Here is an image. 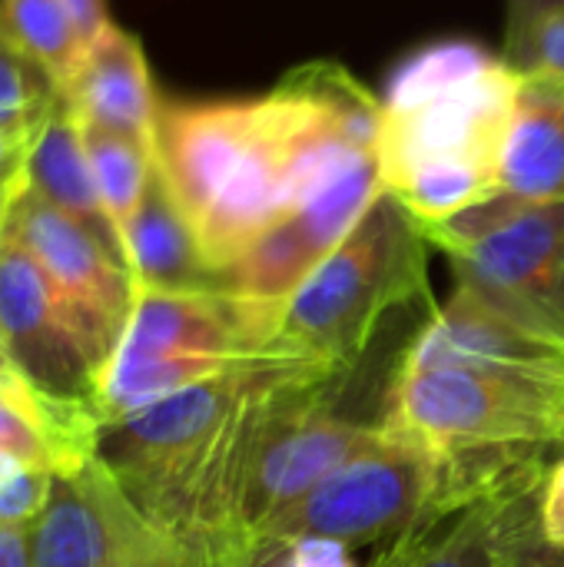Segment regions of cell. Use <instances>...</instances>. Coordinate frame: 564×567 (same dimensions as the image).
I'll use <instances>...</instances> for the list:
<instances>
[{
	"mask_svg": "<svg viewBox=\"0 0 564 567\" xmlns=\"http://www.w3.org/2000/svg\"><path fill=\"white\" fill-rule=\"evenodd\" d=\"M522 73L469 37L432 40L392 70L382 93L379 173L429 229L499 196V153Z\"/></svg>",
	"mask_w": 564,
	"mask_h": 567,
	"instance_id": "1",
	"label": "cell"
},
{
	"mask_svg": "<svg viewBox=\"0 0 564 567\" xmlns=\"http://www.w3.org/2000/svg\"><path fill=\"white\" fill-rule=\"evenodd\" d=\"M416 302H432L429 239L412 213L382 193L293 292L276 355L349 372L382 319Z\"/></svg>",
	"mask_w": 564,
	"mask_h": 567,
	"instance_id": "2",
	"label": "cell"
},
{
	"mask_svg": "<svg viewBox=\"0 0 564 567\" xmlns=\"http://www.w3.org/2000/svg\"><path fill=\"white\" fill-rule=\"evenodd\" d=\"M286 309L229 289H136L123 339L100 379L103 422L133 415L243 362L276 355Z\"/></svg>",
	"mask_w": 564,
	"mask_h": 567,
	"instance_id": "3",
	"label": "cell"
},
{
	"mask_svg": "<svg viewBox=\"0 0 564 567\" xmlns=\"http://www.w3.org/2000/svg\"><path fill=\"white\" fill-rule=\"evenodd\" d=\"M256 362L100 425L93 455L150 525L193 542L206 475Z\"/></svg>",
	"mask_w": 564,
	"mask_h": 567,
	"instance_id": "4",
	"label": "cell"
},
{
	"mask_svg": "<svg viewBox=\"0 0 564 567\" xmlns=\"http://www.w3.org/2000/svg\"><path fill=\"white\" fill-rule=\"evenodd\" d=\"M422 233L449 256L459 289L564 342V199L522 206L495 196Z\"/></svg>",
	"mask_w": 564,
	"mask_h": 567,
	"instance_id": "5",
	"label": "cell"
},
{
	"mask_svg": "<svg viewBox=\"0 0 564 567\" xmlns=\"http://www.w3.org/2000/svg\"><path fill=\"white\" fill-rule=\"evenodd\" d=\"M435 525H442L435 518V462L382 432V442L339 465L302 502L273 518L249 542V555L293 542L389 551Z\"/></svg>",
	"mask_w": 564,
	"mask_h": 567,
	"instance_id": "6",
	"label": "cell"
},
{
	"mask_svg": "<svg viewBox=\"0 0 564 567\" xmlns=\"http://www.w3.org/2000/svg\"><path fill=\"white\" fill-rule=\"evenodd\" d=\"M0 342L43 395L96 405L103 362L83 319L7 229H0Z\"/></svg>",
	"mask_w": 564,
	"mask_h": 567,
	"instance_id": "7",
	"label": "cell"
},
{
	"mask_svg": "<svg viewBox=\"0 0 564 567\" xmlns=\"http://www.w3.org/2000/svg\"><path fill=\"white\" fill-rule=\"evenodd\" d=\"M382 193L379 156L352 166L269 226L223 276V289L286 309L293 292L352 233Z\"/></svg>",
	"mask_w": 564,
	"mask_h": 567,
	"instance_id": "8",
	"label": "cell"
},
{
	"mask_svg": "<svg viewBox=\"0 0 564 567\" xmlns=\"http://www.w3.org/2000/svg\"><path fill=\"white\" fill-rule=\"evenodd\" d=\"M3 229L47 269L53 286L76 309L106 372L136 299V286L123 259L30 189L20 193Z\"/></svg>",
	"mask_w": 564,
	"mask_h": 567,
	"instance_id": "9",
	"label": "cell"
},
{
	"mask_svg": "<svg viewBox=\"0 0 564 567\" xmlns=\"http://www.w3.org/2000/svg\"><path fill=\"white\" fill-rule=\"evenodd\" d=\"M259 140V96L163 100L153 130V159L189 229L233 183Z\"/></svg>",
	"mask_w": 564,
	"mask_h": 567,
	"instance_id": "10",
	"label": "cell"
},
{
	"mask_svg": "<svg viewBox=\"0 0 564 567\" xmlns=\"http://www.w3.org/2000/svg\"><path fill=\"white\" fill-rule=\"evenodd\" d=\"M432 365H465L499 375L532 379L552 389H564V342L535 332L465 289L445 306L429 309L425 326L409 342L399 369H432Z\"/></svg>",
	"mask_w": 564,
	"mask_h": 567,
	"instance_id": "11",
	"label": "cell"
},
{
	"mask_svg": "<svg viewBox=\"0 0 564 567\" xmlns=\"http://www.w3.org/2000/svg\"><path fill=\"white\" fill-rule=\"evenodd\" d=\"M60 93L80 123L153 143L163 100L156 96L140 40L116 23L86 43L80 66Z\"/></svg>",
	"mask_w": 564,
	"mask_h": 567,
	"instance_id": "12",
	"label": "cell"
},
{
	"mask_svg": "<svg viewBox=\"0 0 564 567\" xmlns=\"http://www.w3.org/2000/svg\"><path fill=\"white\" fill-rule=\"evenodd\" d=\"M499 196L522 206L564 199V86L522 73L499 153Z\"/></svg>",
	"mask_w": 564,
	"mask_h": 567,
	"instance_id": "13",
	"label": "cell"
},
{
	"mask_svg": "<svg viewBox=\"0 0 564 567\" xmlns=\"http://www.w3.org/2000/svg\"><path fill=\"white\" fill-rule=\"evenodd\" d=\"M120 488L93 462L73 475H53L47 508L30 525V567H103L113 545Z\"/></svg>",
	"mask_w": 564,
	"mask_h": 567,
	"instance_id": "14",
	"label": "cell"
},
{
	"mask_svg": "<svg viewBox=\"0 0 564 567\" xmlns=\"http://www.w3.org/2000/svg\"><path fill=\"white\" fill-rule=\"evenodd\" d=\"M545 472L435 525L416 542L406 567H512L519 538L535 518Z\"/></svg>",
	"mask_w": 564,
	"mask_h": 567,
	"instance_id": "15",
	"label": "cell"
},
{
	"mask_svg": "<svg viewBox=\"0 0 564 567\" xmlns=\"http://www.w3.org/2000/svg\"><path fill=\"white\" fill-rule=\"evenodd\" d=\"M27 189L76 219L83 229H90L100 243H106L120 259L123 246L120 236L103 209L90 156L83 146V126L76 113L60 100V106L47 116L40 133L30 143L27 153ZM126 266V262H123Z\"/></svg>",
	"mask_w": 564,
	"mask_h": 567,
	"instance_id": "16",
	"label": "cell"
},
{
	"mask_svg": "<svg viewBox=\"0 0 564 567\" xmlns=\"http://www.w3.org/2000/svg\"><path fill=\"white\" fill-rule=\"evenodd\" d=\"M123 262L136 289H223L203 262L196 236L156 169L136 216L126 226Z\"/></svg>",
	"mask_w": 564,
	"mask_h": 567,
	"instance_id": "17",
	"label": "cell"
},
{
	"mask_svg": "<svg viewBox=\"0 0 564 567\" xmlns=\"http://www.w3.org/2000/svg\"><path fill=\"white\" fill-rule=\"evenodd\" d=\"M80 126H83V146L90 156V169H93L103 209L123 246L126 226L136 216L146 196V186L153 179V169H156L153 143H143V140H133L103 126H86V123Z\"/></svg>",
	"mask_w": 564,
	"mask_h": 567,
	"instance_id": "18",
	"label": "cell"
},
{
	"mask_svg": "<svg viewBox=\"0 0 564 567\" xmlns=\"http://www.w3.org/2000/svg\"><path fill=\"white\" fill-rule=\"evenodd\" d=\"M0 30L60 90L86 53V40L63 0H0Z\"/></svg>",
	"mask_w": 564,
	"mask_h": 567,
	"instance_id": "19",
	"label": "cell"
},
{
	"mask_svg": "<svg viewBox=\"0 0 564 567\" xmlns=\"http://www.w3.org/2000/svg\"><path fill=\"white\" fill-rule=\"evenodd\" d=\"M60 100L63 93L47 70L17 50L0 30V126L33 140Z\"/></svg>",
	"mask_w": 564,
	"mask_h": 567,
	"instance_id": "20",
	"label": "cell"
},
{
	"mask_svg": "<svg viewBox=\"0 0 564 567\" xmlns=\"http://www.w3.org/2000/svg\"><path fill=\"white\" fill-rule=\"evenodd\" d=\"M103 567H216L213 555L196 545L183 542L156 525H150L120 492L113 512V545Z\"/></svg>",
	"mask_w": 564,
	"mask_h": 567,
	"instance_id": "21",
	"label": "cell"
},
{
	"mask_svg": "<svg viewBox=\"0 0 564 567\" xmlns=\"http://www.w3.org/2000/svg\"><path fill=\"white\" fill-rule=\"evenodd\" d=\"M53 472L0 452V525H33L47 508Z\"/></svg>",
	"mask_w": 564,
	"mask_h": 567,
	"instance_id": "22",
	"label": "cell"
},
{
	"mask_svg": "<svg viewBox=\"0 0 564 567\" xmlns=\"http://www.w3.org/2000/svg\"><path fill=\"white\" fill-rule=\"evenodd\" d=\"M564 10V0H505V60L519 70L539 27Z\"/></svg>",
	"mask_w": 564,
	"mask_h": 567,
	"instance_id": "23",
	"label": "cell"
},
{
	"mask_svg": "<svg viewBox=\"0 0 564 567\" xmlns=\"http://www.w3.org/2000/svg\"><path fill=\"white\" fill-rule=\"evenodd\" d=\"M253 567H356L352 551L329 542H293L253 551Z\"/></svg>",
	"mask_w": 564,
	"mask_h": 567,
	"instance_id": "24",
	"label": "cell"
},
{
	"mask_svg": "<svg viewBox=\"0 0 564 567\" xmlns=\"http://www.w3.org/2000/svg\"><path fill=\"white\" fill-rule=\"evenodd\" d=\"M519 73L545 76V80L562 83L564 86V10H558L555 17H548L539 27L529 53L519 63Z\"/></svg>",
	"mask_w": 564,
	"mask_h": 567,
	"instance_id": "25",
	"label": "cell"
},
{
	"mask_svg": "<svg viewBox=\"0 0 564 567\" xmlns=\"http://www.w3.org/2000/svg\"><path fill=\"white\" fill-rule=\"evenodd\" d=\"M30 143L33 140L17 136V133L0 126V229L7 223L13 203L27 189V153H30Z\"/></svg>",
	"mask_w": 564,
	"mask_h": 567,
	"instance_id": "26",
	"label": "cell"
},
{
	"mask_svg": "<svg viewBox=\"0 0 564 567\" xmlns=\"http://www.w3.org/2000/svg\"><path fill=\"white\" fill-rule=\"evenodd\" d=\"M63 7L70 10V17L76 20L83 40H96L113 20H110V10H106V0H63Z\"/></svg>",
	"mask_w": 564,
	"mask_h": 567,
	"instance_id": "27",
	"label": "cell"
},
{
	"mask_svg": "<svg viewBox=\"0 0 564 567\" xmlns=\"http://www.w3.org/2000/svg\"><path fill=\"white\" fill-rule=\"evenodd\" d=\"M0 567H30V525H0Z\"/></svg>",
	"mask_w": 564,
	"mask_h": 567,
	"instance_id": "28",
	"label": "cell"
},
{
	"mask_svg": "<svg viewBox=\"0 0 564 567\" xmlns=\"http://www.w3.org/2000/svg\"><path fill=\"white\" fill-rule=\"evenodd\" d=\"M33 392H40V389H33V385L20 375V369L13 365V359L7 355V349H3V342H0V395H7V399H27V395H33Z\"/></svg>",
	"mask_w": 564,
	"mask_h": 567,
	"instance_id": "29",
	"label": "cell"
},
{
	"mask_svg": "<svg viewBox=\"0 0 564 567\" xmlns=\"http://www.w3.org/2000/svg\"><path fill=\"white\" fill-rule=\"evenodd\" d=\"M422 535H416V538H406V542H399L396 548H389V551H382L379 555V561L372 567H406L409 565V555H412V548H416V542H419Z\"/></svg>",
	"mask_w": 564,
	"mask_h": 567,
	"instance_id": "30",
	"label": "cell"
},
{
	"mask_svg": "<svg viewBox=\"0 0 564 567\" xmlns=\"http://www.w3.org/2000/svg\"><path fill=\"white\" fill-rule=\"evenodd\" d=\"M219 567H253V558H233V561H223Z\"/></svg>",
	"mask_w": 564,
	"mask_h": 567,
	"instance_id": "31",
	"label": "cell"
},
{
	"mask_svg": "<svg viewBox=\"0 0 564 567\" xmlns=\"http://www.w3.org/2000/svg\"><path fill=\"white\" fill-rule=\"evenodd\" d=\"M545 567H564V551L562 555H555V558H552V561H548Z\"/></svg>",
	"mask_w": 564,
	"mask_h": 567,
	"instance_id": "32",
	"label": "cell"
}]
</instances>
